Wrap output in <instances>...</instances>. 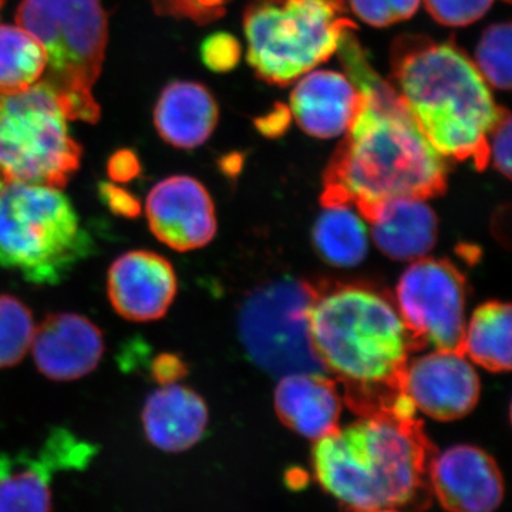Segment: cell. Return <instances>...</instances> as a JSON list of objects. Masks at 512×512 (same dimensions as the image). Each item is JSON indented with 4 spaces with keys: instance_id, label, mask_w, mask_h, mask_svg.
Here are the masks:
<instances>
[{
    "instance_id": "cell-9",
    "label": "cell",
    "mask_w": 512,
    "mask_h": 512,
    "mask_svg": "<svg viewBox=\"0 0 512 512\" xmlns=\"http://www.w3.org/2000/svg\"><path fill=\"white\" fill-rule=\"evenodd\" d=\"M316 293L295 279H279L255 289L239 311V339L256 366L274 376L326 375L311 335Z\"/></svg>"
},
{
    "instance_id": "cell-6",
    "label": "cell",
    "mask_w": 512,
    "mask_h": 512,
    "mask_svg": "<svg viewBox=\"0 0 512 512\" xmlns=\"http://www.w3.org/2000/svg\"><path fill=\"white\" fill-rule=\"evenodd\" d=\"M20 28L45 49V82L67 119L97 123L100 107L93 96L106 52L107 18L100 0H22Z\"/></svg>"
},
{
    "instance_id": "cell-1",
    "label": "cell",
    "mask_w": 512,
    "mask_h": 512,
    "mask_svg": "<svg viewBox=\"0 0 512 512\" xmlns=\"http://www.w3.org/2000/svg\"><path fill=\"white\" fill-rule=\"evenodd\" d=\"M362 106L325 174L322 200L352 202L363 214L393 198H431L446 190L447 165L402 100L373 70L352 32L339 46Z\"/></svg>"
},
{
    "instance_id": "cell-13",
    "label": "cell",
    "mask_w": 512,
    "mask_h": 512,
    "mask_svg": "<svg viewBox=\"0 0 512 512\" xmlns=\"http://www.w3.org/2000/svg\"><path fill=\"white\" fill-rule=\"evenodd\" d=\"M146 215L154 237L174 251L207 247L217 234L210 192L188 175H173L154 185L147 197Z\"/></svg>"
},
{
    "instance_id": "cell-25",
    "label": "cell",
    "mask_w": 512,
    "mask_h": 512,
    "mask_svg": "<svg viewBox=\"0 0 512 512\" xmlns=\"http://www.w3.org/2000/svg\"><path fill=\"white\" fill-rule=\"evenodd\" d=\"M33 313L13 295H0V369L19 365L35 338Z\"/></svg>"
},
{
    "instance_id": "cell-5",
    "label": "cell",
    "mask_w": 512,
    "mask_h": 512,
    "mask_svg": "<svg viewBox=\"0 0 512 512\" xmlns=\"http://www.w3.org/2000/svg\"><path fill=\"white\" fill-rule=\"evenodd\" d=\"M90 232L59 188L0 181V269L55 286L94 252Z\"/></svg>"
},
{
    "instance_id": "cell-23",
    "label": "cell",
    "mask_w": 512,
    "mask_h": 512,
    "mask_svg": "<svg viewBox=\"0 0 512 512\" xmlns=\"http://www.w3.org/2000/svg\"><path fill=\"white\" fill-rule=\"evenodd\" d=\"M461 352L474 363L491 370L507 372L512 363L511 306L487 302L467 319L461 339Z\"/></svg>"
},
{
    "instance_id": "cell-37",
    "label": "cell",
    "mask_w": 512,
    "mask_h": 512,
    "mask_svg": "<svg viewBox=\"0 0 512 512\" xmlns=\"http://www.w3.org/2000/svg\"><path fill=\"white\" fill-rule=\"evenodd\" d=\"M372 512H403V511L394 510V508H384V510H376V511H372Z\"/></svg>"
},
{
    "instance_id": "cell-36",
    "label": "cell",
    "mask_w": 512,
    "mask_h": 512,
    "mask_svg": "<svg viewBox=\"0 0 512 512\" xmlns=\"http://www.w3.org/2000/svg\"><path fill=\"white\" fill-rule=\"evenodd\" d=\"M286 483H288L292 490H301V488L305 487L306 483H308V476H306V473H303V471H291V473H288V476H286Z\"/></svg>"
},
{
    "instance_id": "cell-39",
    "label": "cell",
    "mask_w": 512,
    "mask_h": 512,
    "mask_svg": "<svg viewBox=\"0 0 512 512\" xmlns=\"http://www.w3.org/2000/svg\"><path fill=\"white\" fill-rule=\"evenodd\" d=\"M504 2H505V3H508V2H510V0H504Z\"/></svg>"
},
{
    "instance_id": "cell-27",
    "label": "cell",
    "mask_w": 512,
    "mask_h": 512,
    "mask_svg": "<svg viewBox=\"0 0 512 512\" xmlns=\"http://www.w3.org/2000/svg\"><path fill=\"white\" fill-rule=\"evenodd\" d=\"M353 13L375 28H386L412 18L420 0H349Z\"/></svg>"
},
{
    "instance_id": "cell-20",
    "label": "cell",
    "mask_w": 512,
    "mask_h": 512,
    "mask_svg": "<svg viewBox=\"0 0 512 512\" xmlns=\"http://www.w3.org/2000/svg\"><path fill=\"white\" fill-rule=\"evenodd\" d=\"M275 409L289 429L318 441L338 429L342 400L325 375L292 373L279 379Z\"/></svg>"
},
{
    "instance_id": "cell-4",
    "label": "cell",
    "mask_w": 512,
    "mask_h": 512,
    "mask_svg": "<svg viewBox=\"0 0 512 512\" xmlns=\"http://www.w3.org/2000/svg\"><path fill=\"white\" fill-rule=\"evenodd\" d=\"M313 346L326 372L359 397H380L384 412L414 345L396 305L363 286L316 293L311 309Z\"/></svg>"
},
{
    "instance_id": "cell-7",
    "label": "cell",
    "mask_w": 512,
    "mask_h": 512,
    "mask_svg": "<svg viewBox=\"0 0 512 512\" xmlns=\"http://www.w3.org/2000/svg\"><path fill=\"white\" fill-rule=\"evenodd\" d=\"M345 0H248V63L259 79L288 86L338 52L356 30Z\"/></svg>"
},
{
    "instance_id": "cell-29",
    "label": "cell",
    "mask_w": 512,
    "mask_h": 512,
    "mask_svg": "<svg viewBox=\"0 0 512 512\" xmlns=\"http://www.w3.org/2000/svg\"><path fill=\"white\" fill-rule=\"evenodd\" d=\"M227 2L228 0H153V5L161 15L210 23L224 15Z\"/></svg>"
},
{
    "instance_id": "cell-22",
    "label": "cell",
    "mask_w": 512,
    "mask_h": 512,
    "mask_svg": "<svg viewBox=\"0 0 512 512\" xmlns=\"http://www.w3.org/2000/svg\"><path fill=\"white\" fill-rule=\"evenodd\" d=\"M312 229V241L323 261L336 268H355L369 254V221L352 202L322 200Z\"/></svg>"
},
{
    "instance_id": "cell-12",
    "label": "cell",
    "mask_w": 512,
    "mask_h": 512,
    "mask_svg": "<svg viewBox=\"0 0 512 512\" xmlns=\"http://www.w3.org/2000/svg\"><path fill=\"white\" fill-rule=\"evenodd\" d=\"M399 389L419 412L451 421L477 406L481 383L474 363L461 350L433 349L407 360Z\"/></svg>"
},
{
    "instance_id": "cell-3",
    "label": "cell",
    "mask_w": 512,
    "mask_h": 512,
    "mask_svg": "<svg viewBox=\"0 0 512 512\" xmlns=\"http://www.w3.org/2000/svg\"><path fill=\"white\" fill-rule=\"evenodd\" d=\"M394 92L414 124L443 157L487 167L495 106L476 63L454 43L423 35L397 37L390 49Z\"/></svg>"
},
{
    "instance_id": "cell-19",
    "label": "cell",
    "mask_w": 512,
    "mask_h": 512,
    "mask_svg": "<svg viewBox=\"0 0 512 512\" xmlns=\"http://www.w3.org/2000/svg\"><path fill=\"white\" fill-rule=\"evenodd\" d=\"M210 413L204 399L187 386H161L147 397L141 412L144 434L164 453H183L200 443Z\"/></svg>"
},
{
    "instance_id": "cell-10",
    "label": "cell",
    "mask_w": 512,
    "mask_h": 512,
    "mask_svg": "<svg viewBox=\"0 0 512 512\" xmlns=\"http://www.w3.org/2000/svg\"><path fill=\"white\" fill-rule=\"evenodd\" d=\"M466 282L453 265L426 258L410 262L396 288V308L414 342L460 350L467 322Z\"/></svg>"
},
{
    "instance_id": "cell-24",
    "label": "cell",
    "mask_w": 512,
    "mask_h": 512,
    "mask_svg": "<svg viewBox=\"0 0 512 512\" xmlns=\"http://www.w3.org/2000/svg\"><path fill=\"white\" fill-rule=\"evenodd\" d=\"M47 56L20 26L0 25V94L25 92L42 80Z\"/></svg>"
},
{
    "instance_id": "cell-30",
    "label": "cell",
    "mask_w": 512,
    "mask_h": 512,
    "mask_svg": "<svg viewBox=\"0 0 512 512\" xmlns=\"http://www.w3.org/2000/svg\"><path fill=\"white\" fill-rule=\"evenodd\" d=\"M201 57L202 62L212 72H229L239 63L241 46L229 33H214L202 42Z\"/></svg>"
},
{
    "instance_id": "cell-26",
    "label": "cell",
    "mask_w": 512,
    "mask_h": 512,
    "mask_svg": "<svg viewBox=\"0 0 512 512\" xmlns=\"http://www.w3.org/2000/svg\"><path fill=\"white\" fill-rule=\"evenodd\" d=\"M476 66L485 82L511 90V23H495L484 30L476 50Z\"/></svg>"
},
{
    "instance_id": "cell-34",
    "label": "cell",
    "mask_w": 512,
    "mask_h": 512,
    "mask_svg": "<svg viewBox=\"0 0 512 512\" xmlns=\"http://www.w3.org/2000/svg\"><path fill=\"white\" fill-rule=\"evenodd\" d=\"M107 173L110 180L116 184H126L136 180L141 174V164L137 154L127 148L116 151L107 163Z\"/></svg>"
},
{
    "instance_id": "cell-2",
    "label": "cell",
    "mask_w": 512,
    "mask_h": 512,
    "mask_svg": "<svg viewBox=\"0 0 512 512\" xmlns=\"http://www.w3.org/2000/svg\"><path fill=\"white\" fill-rule=\"evenodd\" d=\"M434 454L419 421L377 412L316 441L312 466L323 490L346 512H417L430 505Z\"/></svg>"
},
{
    "instance_id": "cell-16",
    "label": "cell",
    "mask_w": 512,
    "mask_h": 512,
    "mask_svg": "<svg viewBox=\"0 0 512 512\" xmlns=\"http://www.w3.org/2000/svg\"><path fill=\"white\" fill-rule=\"evenodd\" d=\"M37 370L55 382H73L100 365L106 349L103 332L79 313H50L36 328L32 343Z\"/></svg>"
},
{
    "instance_id": "cell-28",
    "label": "cell",
    "mask_w": 512,
    "mask_h": 512,
    "mask_svg": "<svg viewBox=\"0 0 512 512\" xmlns=\"http://www.w3.org/2000/svg\"><path fill=\"white\" fill-rule=\"evenodd\" d=\"M494 0H424L426 9L440 25L463 28L483 18Z\"/></svg>"
},
{
    "instance_id": "cell-14",
    "label": "cell",
    "mask_w": 512,
    "mask_h": 512,
    "mask_svg": "<svg viewBox=\"0 0 512 512\" xmlns=\"http://www.w3.org/2000/svg\"><path fill=\"white\" fill-rule=\"evenodd\" d=\"M431 495L447 512H495L503 504V473L483 448L458 444L434 454Z\"/></svg>"
},
{
    "instance_id": "cell-31",
    "label": "cell",
    "mask_w": 512,
    "mask_h": 512,
    "mask_svg": "<svg viewBox=\"0 0 512 512\" xmlns=\"http://www.w3.org/2000/svg\"><path fill=\"white\" fill-rule=\"evenodd\" d=\"M511 128V113L503 107L488 136V158L507 178H511Z\"/></svg>"
},
{
    "instance_id": "cell-33",
    "label": "cell",
    "mask_w": 512,
    "mask_h": 512,
    "mask_svg": "<svg viewBox=\"0 0 512 512\" xmlns=\"http://www.w3.org/2000/svg\"><path fill=\"white\" fill-rule=\"evenodd\" d=\"M187 372V365H185L183 357L175 355V353H160V355L154 356L148 365V375L153 382L160 386L180 382Z\"/></svg>"
},
{
    "instance_id": "cell-21",
    "label": "cell",
    "mask_w": 512,
    "mask_h": 512,
    "mask_svg": "<svg viewBox=\"0 0 512 512\" xmlns=\"http://www.w3.org/2000/svg\"><path fill=\"white\" fill-rule=\"evenodd\" d=\"M218 117V104L210 90L194 82L168 84L154 110L160 137L183 150L202 146L214 133Z\"/></svg>"
},
{
    "instance_id": "cell-11",
    "label": "cell",
    "mask_w": 512,
    "mask_h": 512,
    "mask_svg": "<svg viewBox=\"0 0 512 512\" xmlns=\"http://www.w3.org/2000/svg\"><path fill=\"white\" fill-rule=\"evenodd\" d=\"M96 454L93 444L56 429L39 451L0 454V512H53V476L80 470Z\"/></svg>"
},
{
    "instance_id": "cell-8",
    "label": "cell",
    "mask_w": 512,
    "mask_h": 512,
    "mask_svg": "<svg viewBox=\"0 0 512 512\" xmlns=\"http://www.w3.org/2000/svg\"><path fill=\"white\" fill-rule=\"evenodd\" d=\"M82 154L45 82L0 94V181L62 190L79 171Z\"/></svg>"
},
{
    "instance_id": "cell-17",
    "label": "cell",
    "mask_w": 512,
    "mask_h": 512,
    "mask_svg": "<svg viewBox=\"0 0 512 512\" xmlns=\"http://www.w3.org/2000/svg\"><path fill=\"white\" fill-rule=\"evenodd\" d=\"M363 94L349 77L332 70L303 76L291 94V109L299 127L309 136L335 138L352 126Z\"/></svg>"
},
{
    "instance_id": "cell-32",
    "label": "cell",
    "mask_w": 512,
    "mask_h": 512,
    "mask_svg": "<svg viewBox=\"0 0 512 512\" xmlns=\"http://www.w3.org/2000/svg\"><path fill=\"white\" fill-rule=\"evenodd\" d=\"M99 197L103 205L109 208L111 214L117 215V217L128 218V220H134L141 215V204L138 201L136 195L131 194L126 188L120 187L116 183H103L97 187Z\"/></svg>"
},
{
    "instance_id": "cell-15",
    "label": "cell",
    "mask_w": 512,
    "mask_h": 512,
    "mask_svg": "<svg viewBox=\"0 0 512 512\" xmlns=\"http://www.w3.org/2000/svg\"><path fill=\"white\" fill-rule=\"evenodd\" d=\"M177 275L165 256L153 251L126 252L107 272V295L114 311L130 322L164 318L177 296Z\"/></svg>"
},
{
    "instance_id": "cell-35",
    "label": "cell",
    "mask_w": 512,
    "mask_h": 512,
    "mask_svg": "<svg viewBox=\"0 0 512 512\" xmlns=\"http://www.w3.org/2000/svg\"><path fill=\"white\" fill-rule=\"evenodd\" d=\"M256 124H258L259 131L266 134V136H279V134L284 133L286 124H288L286 109L281 107V113H274V116L271 114V116L259 120Z\"/></svg>"
},
{
    "instance_id": "cell-38",
    "label": "cell",
    "mask_w": 512,
    "mask_h": 512,
    "mask_svg": "<svg viewBox=\"0 0 512 512\" xmlns=\"http://www.w3.org/2000/svg\"><path fill=\"white\" fill-rule=\"evenodd\" d=\"M3 3H5V0H0V9H2Z\"/></svg>"
},
{
    "instance_id": "cell-18",
    "label": "cell",
    "mask_w": 512,
    "mask_h": 512,
    "mask_svg": "<svg viewBox=\"0 0 512 512\" xmlns=\"http://www.w3.org/2000/svg\"><path fill=\"white\" fill-rule=\"evenodd\" d=\"M365 215L373 244L394 261L426 258L436 245L439 224L426 198H393Z\"/></svg>"
}]
</instances>
